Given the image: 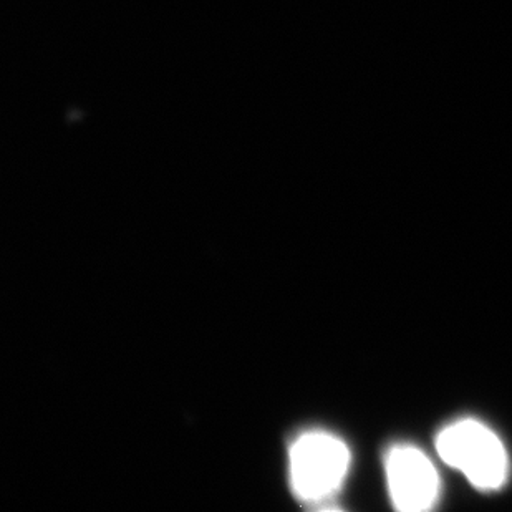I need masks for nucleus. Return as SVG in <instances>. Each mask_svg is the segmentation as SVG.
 <instances>
[{
	"label": "nucleus",
	"mask_w": 512,
	"mask_h": 512,
	"mask_svg": "<svg viewBox=\"0 0 512 512\" xmlns=\"http://www.w3.org/2000/svg\"><path fill=\"white\" fill-rule=\"evenodd\" d=\"M350 451L337 436L307 433L290 448V483L304 501H322L342 486Z\"/></svg>",
	"instance_id": "obj_2"
},
{
	"label": "nucleus",
	"mask_w": 512,
	"mask_h": 512,
	"mask_svg": "<svg viewBox=\"0 0 512 512\" xmlns=\"http://www.w3.org/2000/svg\"><path fill=\"white\" fill-rule=\"evenodd\" d=\"M387 479L393 504L400 511H426L440 494L435 464L415 446H397L390 451Z\"/></svg>",
	"instance_id": "obj_3"
},
{
	"label": "nucleus",
	"mask_w": 512,
	"mask_h": 512,
	"mask_svg": "<svg viewBox=\"0 0 512 512\" xmlns=\"http://www.w3.org/2000/svg\"><path fill=\"white\" fill-rule=\"evenodd\" d=\"M436 450L479 489H498L509 473L508 451L494 431L476 420H459L436 438Z\"/></svg>",
	"instance_id": "obj_1"
}]
</instances>
